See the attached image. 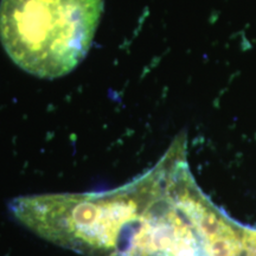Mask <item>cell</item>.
Wrapping results in <instances>:
<instances>
[{
  "label": "cell",
  "mask_w": 256,
  "mask_h": 256,
  "mask_svg": "<svg viewBox=\"0 0 256 256\" xmlns=\"http://www.w3.org/2000/svg\"><path fill=\"white\" fill-rule=\"evenodd\" d=\"M171 162L168 152L122 186L18 197L10 210L25 228L57 247L82 256H114L127 230L164 190Z\"/></svg>",
  "instance_id": "6da1fadb"
},
{
  "label": "cell",
  "mask_w": 256,
  "mask_h": 256,
  "mask_svg": "<svg viewBox=\"0 0 256 256\" xmlns=\"http://www.w3.org/2000/svg\"><path fill=\"white\" fill-rule=\"evenodd\" d=\"M104 0H2L0 40L31 75H66L87 55Z\"/></svg>",
  "instance_id": "7a4b0ae2"
},
{
  "label": "cell",
  "mask_w": 256,
  "mask_h": 256,
  "mask_svg": "<svg viewBox=\"0 0 256 256\" xmlns=\"http://www.w3.org/2000/svg\"><path fill=\"white\" fill-rule=\"evenodd\" d=\"M206 202L176 145L164 190L127 230L114 256H209L211 240L200 220Z\"/></svg>",
  "instance_id": "3957f363"
}]
</instances>
